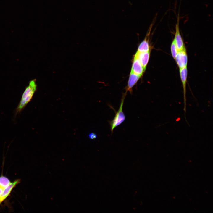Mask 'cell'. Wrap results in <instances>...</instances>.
Wrapping results in <instances>:
<instances>
[{"mask_svg":"<svg viewBox=\"0 0 213 213\" xmlns=\"http://www.w3.org/2000/svg\"><path fill=\"white\" fill-rule=\"evenodd\" d=\"M37 88L36 79L30 81L26 87L15 111V115L19 113L31 101Z\"/></svg>","mask_w":213,"mask_h":213,"instance_id":"6da1fadb","label":"cell"},{"mask_svg":"<svg viewBox=\"0 0 213 213\" xmlns=\"http://www.w3.org/2000/svg\"><path fill=\"white\" fill-rule=\"evenodd\" d=\"M125 95L126 94L123 95L119 108L117 111L116 112L115 115L113 119L111 121H109L110 130L112 133L114 128L121 124L125 119V116L122 110Z\"/></svg>","mask_w":213,"mask_h":213,"instance_id":"7a4b0ae2","label":"cell"},{"mask_svg":"<svg viewBox=\"0 0 213 213\" xmlns=\"http://www.w3.org/2000/svg\"><path fill=\"white\" fill-rule=\"evenodd\" d=\"M175 59L180 69L187 67L188 57L185 47L178 51Z\"/></svg>","mask_w":213,"mask_h":213,"instance_id":"3957f363","label":"cell"},{"mask_svg":"<svg viewBox=\"0 0 213 213\" xmlns=\"http://www.w3.org/2000/svg\"><path fill=\"white\" fill-rule=\"evenodd\" d=\"M154 23L153 22L151 24L145 39L140 44L137 52L139 53L145 52L150 51V46L149 38Z\"/></svg>","mask_w":213,"mask_h":213,"instance_id":"277c9868","label":"cell"},{"mask_svg":"<svg viewBox=\"0 0 213 213\" xmlns=\"http://www.w3.org/2000/svg\"><path fill=\"white\" fill-rule=\"evenodd\" d=\"M179 72L183 89L184 102V108L183 109L185 114L186 112V84L188 74V71L187 67L180 69Z\"/></svg>","mask_w":213,"mask_h":213,"instance_id":"5b68a950","label":"cell"},{"mask_svg":"<svg viewBox=\"0 0 213 213\" xmlns=\"http://www.w3.org/2000/svg\"><path fill=\"white\" fill-rule=\"evenodd\" d=\"M179 17L178 16L177 22L175 25V31L174 40L176 43L178 51L184 48L185 46L182 38L180 33L179 28Z\"/></svg>","mask_w":213,"mask_h":213,"instance_id":"8992f818","label":"cell"},{"mask_svg":"<svg viewBox=\"0 0 213 213\" xmlns=\"http://www.w3.org/2000/svg\"><path fill=\"white\" fill-rule=\"evenodd\" d=\"M145 70L138 58L135 54L133 62L131 72L141 77Z\"/></svg>","mask_w":213,"mask_h":213,"instance_id":"52a82bcc","label":"cell"},{"mask_svg":"<svg viewBox=\"0 0 213 213\" xmlns=\"http://www.w3.org/2000/svg\"><path fill=\"white\" fill-rule=\"evenodd\" d=\"M20 179L16 180L13 182H11L5 188L0 195V205L9 196L13 189L20 182Z\"/></svg>","mask_w":213,"mask_h":213,"instance_id":"ba28073f","label":"cell"},{"mask_svg":"<svg viewBox=\"0 0 213 213\" xmlns=\"http://www.w3.org/2000/svg\"><path fill=\"white\" fill-rule=\"evenodd\" d=\"M135 54L138 58L144 70H145L149 60L150 51L142 53L137 52Z\"/></svg>","mask_w":213,"mask_h":213,"instance_id":"9c48e42d","label":"cell"},{"mask_svg":"<svg viewBox=\"0 0 213 213\" xmlns=\"http://www.w3.org/2000/svg\"><path fill=\"white\" fill-rule=\"evenodd\" d=\"M141 76L130 72L129 75L127 86L126 88V93L129 91L130 93L132 91V88L136 83Z\"/></svg>","mask_w":213,"mask_h":213,"instance_id":"30bf717a","label":"cell"},{"mask_svg":"<svg viewBox=\"0 0 213 213\" xmlns=\"http://www.w3.org/2000/svg\"><path fill=\"white\" fill-rule=\"evenodd\" d=\"M171 51L172 57L175 59L178 51L174 39L171 44Z\"/></svg>","mask_w":213,"mask_h":213,"instance_id":"8fae6325","label":"cell"},{"mask_svg":"<svg viewBox=\"0 0 213 213\" xmlns=\"http://www.w3.org/2000/svg\"><path fill=\"white\" fill-rule=\"evenodd\" d=\"M10 183V180L7 177L3 176L0 177V184L3 186L6 187Z\"/></svg>","mask_w":213,"mask_h":213,"instance_id":"7c38bea8","label":"cell"},{"mask_svg":"<svg viewBox=\"0 0 213 213\" xmlns=\"http://www.w3.org/2000/svg\"><path fill=\"white\" fill-rule=\"evenodd\" d=\"M89 137L90 139L93 140L97 138V135L95 133H91L89 134Z\"/></svg>","mask_w":213,"mask_h":213,"instance_id":"4fadbf2b","label":"cell"},{"mask_svg":"<svg viewBox=\"0 0 213 213\" xmlns=\"http://www.w3.org/2000/svg\"><path fill=\"white\" fill-rule=\"evenodd\" d=\"M6 188V187H5L0 184V195L2 193Z\"/></svg>","mask_w":213,"mask_h":213,"instance_id":"5bb4252c","label":"cell"}]
</instances>
